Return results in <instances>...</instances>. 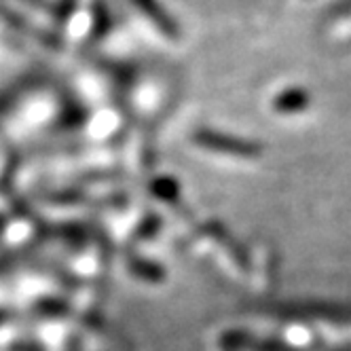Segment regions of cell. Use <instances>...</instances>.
Wrapping results in <instances>:
<instances>
[{"instance_id": "1", "label": "cell", "mask_w": 351, "mask_h": 351, "mask_svg": "<svg viewBox=\"0 0 351 351\" xmlns=\"http://www.w3.org/2000/svg\"><path fill=\"white\" fill-rule=\"evenodd\" d=\"M132 3L163 36H167L171 40L182 38L180 23L176 21V17L165 9V5L161 3V0H132Z\"/></svg>"}, {"instance_id": "2", "label": "cell", "mask_w": 351, "mask_h": 351, "mask_svg": "<svg viewBox=\"0 0 351 351\" xmlns=\"http://www.w3.org/2000/svg\"><path fill=\"white\" fill-rule=\"evenodd\" d=\"M112 28V13L104 0H93L91 5V23H89V40L104 38Z\"/></svg>"}, {"instance_id": "3", "label": "cell", "mask_w": 351, "mask_h": 351, "mask_svg": "<svg viewBox=\"0 0 351 351\" xmlns=\"http://www.w3.org/2000/svg\"><path fill=\"white\" fill-rule=\"evenodd\" d=\"M349 13H351V0H341L339 7H335L330 11V15H335V17H343V15H349Z\"/></svg>"}]
</instances>
